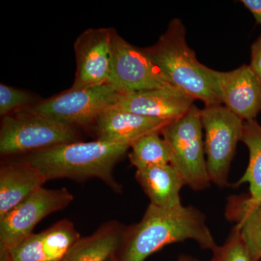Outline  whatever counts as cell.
Listing matches in <instances>:
<instances>
[{"mask_svg": "<svg viewBox=\"0 0 261 261\" xmlns=\"http://www.w3.org/2000/svg\"><path fill=\"white\" fill-rule=\"evenodd\" d=\"M193 240L201 248L217 247L205 215L193 206L163 208L149 204L138 224L125 228L117 261H145L166 245Z\"/></svg>", "mask_w": 261, "mask_h": 261, "instance_id": "cell-1", "label": "cell"}, {"mask_svg": "<svg viewBox=\"0 0 261 261\" xmlns=\"http://www.w3.org/2000/svg\"><path fill=\"white\" fill-rule=\"evenodd\" d=\"M241 3L250 10L257 23L261 25V0H243Z\"/></svg>", "mask_w": 261, "mask_h": 261, "instance_id": "cell-24", "label": "cell"}, {"mask_svg": "<svg viewBox=\"0 0 261 261\" xmlns=\"http://www.w3.org/2000/svg\"><path fill=\"white\" fill-rule=\"evenodd\" d=\"M125 228L113 220L105 223L92 234L81 238L62 261H107L119 248Z\"/></svg>", "mask_w": 261, "mask_h": 261, "instance_id": "cell-18", "label": "cell"}, {"mask_svg": "<svg viewBox=\"0 0 261 261\" xmlns=\"http://www.w3.org/2000/svg\"><path fill=\"white\" fill-rule=\"evenodd\" d=\"M107 261H117L116 257H115V254L113 255L112 256L110 257Z\"/></svg>", "mask_w": 261, "mask_h": 261, "instance_id": "cell-26", "label": "cell"}, {"mask_svg": "<svg viewBox=\"0 0 261 261\" xmlns=\"http://www.w3.org/2000/svg\"><path fill=\"white\" fill-rule=\"evenodd\" d=\"M80 238L71 221L61 220L8 251L0 252V261H62Z\"/></svg>", "mask_w": 261, "mask_h": 261, "instance_id": "cell-11", "label": "cell"}, {"mask_svg": "<svg viewBox=\"0 0 261 261\" xmlns=\"http://www.w3.org/2000/svg\"><path fill=\"white\" fill-rule=\"evenodd\" d=\"M225 216L234 222L251 261L261 260V200L250 195H233L228 198Z\"/></svg>", "mask_w": 261, "mask_h": 261, "instance_id": "cell-17", "label": "cell"}, {"mask_svg": "<svg viewBox=\"0 0 261 261\" xmlns=\"http://www.w3.org/2000/svg\"><path fill=\"white\" fill-rule=\"evenodd\" d=\"M118 94L109 84L70 88L15 113L40 115L65 126L84 128L94 125L104 110L114 106Z\"/></svg>", "mask_w": 261, "mask_h": 261, "instance_id": "cell-6", "label": "cell"}, {"mask_svg": "<svg viewBox=\"0 0 261 261\" xmlns=\"http://www.w3.org/2000/svg\"><path fill=\"white\" fill-rule=\"evenodd\" d=\"M211 261H251L236 228H233L226 243L213 251Z\"/></svg>", "mask_w": 261, "mask_h": 261, "instance_id": "cell-22", "label": "cell"}, {"mask_svg": "<svg viewBox=\"0 0 261 261\" xmlns=\"http://www.w3.org/2000/svg\"><path fill=\"white\" fill-rule=\"evenodd\" d=\"M161 135V132H150L130 145L128 159L137 170L170 164L169 149Z\"/></svg>", "mask_w": 261, "mask_h": 261, "instance_id": "cell-20", "label": "cell"}, {"mask_svg": "<svg viewBox=\"0 0 261 261\" xmlns=\"http://www.w3.org/2000/svg\"><path fill=\"white\" fill-rule=\"evenodd\" d=\"M135 178L149 197V204L163 208L182 206L180 191L185 181L171 164L137 169Z\"/></svg>", "mask_w": 261, "mask_h": 261, "instance_id": "cell-16", "label": "cell"}, {"mask_svg": "<svg viewBox=\"0 0 261 261\" xmlns=\"http://www.w3.org/2000/svg\"><path fill=\"white\" fill-rule=\"evenodd\" d=\"M225 107L243 121H253L261 112V80L250 65L228 72L216 70Z\"/></svg>", "mask_w": 261, "mask_h": 261, "instance_id": "cell-12", "label": "cell"}, {"mask_svg": "<svg viewBox=\"0 0 261 261\" xmlns=\"http://www.w3.org/2000/svg\"><path fill=\"white\" fill-rule=\"evenodd\" d=\"M171 121L140 116L113 106L99 115L94 128L97 140L130 146L147 134L161 132Z\"/></svg>", "mask_w": 261, "mask_h": 261, "instance_id": "cell-14", "label": "cell"}, {"mask_svg": "<svg viewBox=\"0 0 261 261\" xmlns=\"http://www.w3.org/2000/svg\"><path fill=\"white\" fill-rule=\"evenodd\" d=\"M195 99L176 88L118 94L115 107L140 116L173 121L186 114Z\"/></svg>", "mask_w": 261, "mask_h": 261, "instance_id": "cell-13", "label": "cell"}, {"mask_svg": "<svg viewBox=\"0 0 261 261\" xmlns=\"http://www.w3.org/2000/svg\"><path fill=\"white\" fill-rule=\"evenodd\" d=\"M68 189L41 187L0 219V252L8 251L33 233L47 216L63 210L73 202Z\"/></svg>", "mask_w": 261, "mask_h": 261, "instance_id": "cell-9", "label": "cell"}, {"mask_svg": "<svg viewBox=\"0 0 261 261\" xmlns=\"http://www.w3.org/2000/svg\"><path fill=\"white\" fill-rule=\"evenodd\" d=\"M205 132V152L211 181L219 187L228 186V176L237 145L241 141L243 122L222 105L201 110Z\"/></svg>", "mask_w": 261, "mask_h": 261, "instance_id": "cell-7", "label": "cell"}, {"mask_svg": "<svg viewBox=\"0 0 261 261\" xmlns=\"http://www.w3.org/2000/svg\"><path fill=\"white\" fill-rule=\"evenodd\" d=\"M250 67L261 80V35L252 44Z\"/></svg>", "mask_w": 261, "mask_h": 261, "instance_id": "cell-23", "label": "cell"}, {"mask_svg": "<svg viewBox=\"0 0 261 261\" xmlns=\"http://www.w3.org/2000/svg\"><path fill=\"white\" fill-rule=\"evenodd\" d=\"M202 128L201 110L194 104L186 114L161 130L169 149L170 164L181 175L185 185L195 191L208 188L211 182Z\"/></svg>", "mask_w": 261, "mask_h": 261, "instance_id": "cell-4", "label": "cell"}, {"mask_svg": "<svg viewBox=\"0 0 261 261\" xmlns=\"http://www.w3.org/2000/svg\"><path fill=\"white\" fill-rule=\"evenodd\" d=\"M168 83L205 106L222 104L216 70L199 62L186 40V29L180 19L171 20L159 41L144 48Z\"/></svg>", "mask_w": 261, "mask_h": 261, "instance_id": "cell-3", "label": "cell"}, {"mask_svg": "<svg viewBox=\"0 0 261 261\" xmlns=\"http://www.w3.org/2000/svg\"><path fill=\"white\" fill-rule=\"evenodd\" d=\"M241 141L248 148L250 161L245 173L234 186L248 183L250 197L261 200V125L255 120L244 121Z\"/></svg>", "mask_w": 261, "mask_h": 261, "instance_id": "cell-19", "label": "cell"}, {"mask_svg": "<svg viewBox=\"0 0 261 261\" xmlns=\"http://www.w3.org/2000/svg\"><path fill=\"white\" fill-rule=\"evenodd\" d=\"M130 146L96 140L55 146L30 153L25 161L37 168L46 180L70 178L84 181L99 178L113 191L121 187L113 171Z\"/></svg>", "mask_w": 261, "mask_h": 261, "instance_id": "cell-2", "label": "cell"}, {"mask_svg": "<svg viewBox=\"0 0 261 261\" xmlns=\"http://www.w3.org/2000/svg\"><path fill=\"white\" fill-rule=\"evenodd\" d=\"M75 142H79L76 128L40 115L15 113L2 120L0 153L3 156L32 153Z\"/></svg>", "mask_w": 261, "mask_h": 261, "instance_id": "cell-5", "label": "cell"}, {"mask_svg": "<svg viewBox=\"0 0 261 261\" xmlns=\"http://www.w3.org/2000/svg\"><path fill=\"white\" fill-rule=\"evenodd\" d=\"M33 97L27 91L0 84V115L5 117L32 106Z\"/></svg>", "mask_w": 261, "mask_h": 261, "instance_id": "cell-21", "label": "cell"}, {"mask_svg": "<svg viewBox=\"0 0 261 261\" xmlns=\"http://www.w3.org/2000/svg\"><path fill=\"white\" fill-rule=\"evenodd\" d=\"M177 261H200L197 260V259L193 258V257L187 256V255H181L178 259Z\"/></svg>", "mask_w": 261, "mask_h": 261, "instance_id": "cell-25", "label": "cell"}, {"mask_svg": "<svg viewBox=\"0 0 261 261\" xmlns=\"http://www.w3.org/2000/svg\"><path fill=\"white\" fill-rule=\"evenodd\" d=\"M113 28L89 29L74 42L76 70L71 89L108 84L113 58Z\"/></svg>", "mask_w": 261, "mask_h": 261, "instance_id": "cell-10", "label": "cell"}, {"mask_svg": "<svg viewBox=\"0 0 261 261\" xmlns=\"http://www.w3.org/2000/svg\"><path fill=\"white\" fill-rule=\"evenodd\" d=\"M108 84L120 94L174 87L144 48L136 47L113 29V58Z\"/></svg>", "mask_w": 261, "mask_h": 261, "instance_id": "cell-8", "label": "cell"}, {"mask_svg": "<svg viewBox=\"0 0 261 261\" xmlns=\"http://www.w3.org/2000/svg\"><path fill=\"white\" fill-rule=\"evenodd\" d=\"M47 180L23 160L0 168V219L43 187Z\"/></svg>", "mask_w": 261, "mask_h": 261, "instance_id": "cell-15", "label": "cell"}]
</instances>
